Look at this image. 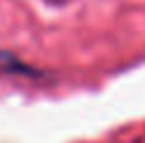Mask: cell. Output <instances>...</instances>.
<instances>
[{
	"label": "cell",
	"mask_w": 145,
	"mask_h": 143,
	"mask_svg": "<svg viewBox=\"0 0 145 143\" xmlns=\"http://www.w3.org/2000/svg\"><path fill=\"white\" fill-rule=\"evenodd\" d=\"M0 72L12 76H31V79L40 76V69L26 64L24 60H19V55H14L10 50H0Z\"/></svg>",
	"instance_id": "obj_1"
}]
</instances>
